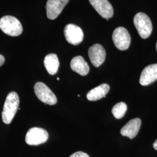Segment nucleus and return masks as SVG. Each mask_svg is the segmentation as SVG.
Wrapping results in <instances>:
<instances>
[{"mask_svg": "<svg viewBox=\"0 0 157 157\" xmlns=\"http://www.w3.org/2000/svg\"><path fill=\"white\" fill-rule=\"evenodd\" d=\"M19 105V97L16 92L10 93L6 98L2 112L4 123L10 124L14 118Z\"/></svg>", "mask_w": 157, "mask_h": 157, "instance_id": "f257e3e1", "label": "nucleus"}, {"mask_svg": "<svg viewBox=\"0 0 157 157\" xmlns=\"http://www.w3.org/2000/svg\"><path fill=\"white\" fill-rule=\"evenodd\" d=\"M0 29L7 35L10 36H18L23 32L22 25L20 21L15 17L7 15L0 19Z\"/></svg>", "mask_w": 157, "mask_h": 157, "instance_id": "f03ea898", "label": "nucleus"}, {"mask_svg": "<svg viewBox=\"0 0 157 157\" xmlns=\"http://www.w3.org/2000/svg\"><path fill=\"white\" fill-rule=\"evenodd\" d=\"M134 25L142 39L150 37L152 30V25L150 17L143 12L137 13L133 19Z\"/></svg>", "mask_w": 157, "mask_h": 157, "instance_id": "7ed1b4c3", "label": "nucleus"}, {"mask_svg": "<svg viewBox=\"0 0 157 157\" xmlns=\"http://www.w3.org/2000/svg\"><path fill=\"white\" fill-rule=\"evenodd\" d=\"M34 91L39 100L43 102L51 105L56 104L57 98L55 94L44 83H36L34 86Z\"/></svg>", "mask_w": 157, "mask_h": 157, "instance_id": "20e7f679", "label": "nucleus"}, {"mask_svg": "<svg viewBox=\"0 0 157 157\" xmlns=\"http://www.w3.org/2000/svg\"><path fill=\"white\" fill-rule=\"evenodd\" d=\"M112 40L118 49L121 51L126 50L130 44L131 37L126 29L119 27L113 31Z\"/></svg>", "mask_w": 157, "mask_h": 157, "instance_id": "39448f33", "label": "nucleus"}, {"mask_svg": "<svg viewBox=\"0 0 157 157\" xmlns=\"http://www.w3.org/2000/svg\"><path fill=\"white\" fill-rule=\"evenodd\" d=\"M48 137V133L45 129L35 127L29 130L26 135L25 141L29 145L37 146L45 143Z\"/></svg>", "mask_w": 157, "mask_h": 157, "instance_id": "423d86ee", "label": "nucleus"}, {"mask_svg": "<svg viewBox=\"0 0 157 157\" xmlns=\"http://www.w3.org/2000/svg\"><path fill=\"white\" fill-rule=\"evenodd\" d=\"M63 33L67 41L72 45H78L82 42L84 37L82 29L74 24L67 25L64 28Z\"/></svg>", "mask_w": 157, "mask_h": 157, "instance_id": "0eeeda50", "label": "nucleus"}, {"mask_svg": "<svg viewBox=\"0 0 157 157\" xmlns=\"http://www.w3.org/2000/svg\"><path fill=\"white\" fill-rule=\"evenodd\" d=\"M69 1V0H48L45 6L48 18L51 20L56 19Z\"/></svg>", "mask_w": 157, "mask_h": 157, "instance_id": "6e6552de", "label": "nucleus"}, {"mask_svg": "<svg viewBox=\"0 0 157 157\" xmlns=\"http://www.w3.org/2000/svg\"><path fill=\"white\" fill-rule=\"evenodd\" d=\"M88 54L90 61L95 67H100L105 59V50L104 47L99 44H95L90 47Z\"/></svg>", "mask_w": 157, "mask_h": 157, "instance_id": "1a4fd4ad", "label": "nucleus"}, {"mask_svg": "<svg viewBox=\"0 0 157 157\" xmlns=\"http://www.w3.org/2000/svg\"><path fill=\"white\" fill-rule=\"evenodd\" d=\"M89 2L95 11L107 21L113 17V7L108 0H89Z\"/></svg>", "mask_w": 157, "mask_h": 157, "instance_id": "9d476101", "label": "nucleus"}, {"mask_svg": "<svg viewBox=\"0 0 157 157\" xmlns=\"http://www.w3.org/2000/svg\"><path fill=\"white\" fill-rule=\"evenodd\" d=\"M157 80V63L146 67L142 71L140 78V83L147 86Z\"/></svg>", "mask_w": 157, "mask_h": 157, "instance_id": "9b49d317", "label": "nucleus"}, {"mask_svg": "<svg viewBox=\"0 0 157 157\" xmlns=\"http://www.w3.org/2000/svg\"><path fill=\"white\" fill-rule=\"evenodd\" d=\"M141 121L139 118H135L129 121L121 130V133L124 136L128 137L132 139L139 133L140 128Z\"/></svg>", "mask_w": 157, "mask_h": 157, "instance_id": "f8f14e48", "label": "nucleus"}, {"mask_svg": "<svg viewBox=\"0 0 157 157\" xmlns=\"http://www.w3.org/2000/svg\"><path fill=\"white\" fill-rule=\"evenodd\" d=\"M71 67L72 71L82 76L87 75L90 71L88 63L82 56L74 57L71 62Z\"/></svg>", "mask_w": 157, "mask_h": 157, "instance_id": "ddd939ff", "label": "nucleus"}, {"mask_svg": "<svg viewBox=\"0 0 157 157\" xmlns=\"http://www.w3.org/2000/svg\"><path fill=\"white\" fill-rule=\"evenodd\" d=\"M110 89L109 86L106 83L101 84L92 90L87 94V98L89 101H97L103 97H105Z\"/></svg>", "mask_w": 157, "mask_h": 157, "instance_id": "4468645a", "label": "nucleus"}, {"mask_svg": "<svg viewBox=\"0 0 157 157\" xmlns=\"http://www.w3.org/2000/svg\"><path fill=\"white\" fill-rule=\"evenodd\" d=\"M44 64L47 72L51 75L57 73L59 67L58 58L55 54H49L45 56Z\"/></svg>", "mask_w": 157, "mask_h": 157, "instance_id": "2eb2a0df", "label": "nucleus"}, {"mask_svg": "<svg viewBox=\"0 0 157 157\" xmlns=\"http://www.w3.org/2000/svg\"><path fill=\"white\" fill-rule=\"evenodd\" d=\"M127 105L124 102H118L115 104L112 109V113L113 117L117 119L123 118L127 111Z\"/></svg>", "mask_w": 157, "mask_h": 157, "instance_id": "dca6fc26", "label": "nucleus"}, {"mask_svg": "<svg viewBox=\"0 0 157 157\" xmlns=\"http://www.w3.org/2000/svg\"><path fill=\"white\" fill-rule=\"evenodd\" d=\"M69 157H90L89 155L84 152L78 151L72 154Z\"/></svg>", "mask_w": 157, "mask_h": 157, "instance_id": "f3484780", "label": "nucleus"}, {"mask_svg": "<svg viewBox=\"0 0 157 157\" xmlns=\"http://www.w3.org/2000/svg\"><path fill=\"white\" fill-rule=\"evenodd\" d=\"M4 62H5L4 56L0 54V67L4 63Z\"/></svg>", "mask_w": 157, "mask_h": 157, "instance_id": "a211bd4d", "label": "nucleus"}, {"mask_svg": "<svg viewBox=\"0 0 157 157\" xmlns=\"http://www.w3.org/2000/svg\"><path fill=\"white\" fill-rule=\"evenodd\" d=\"M153 147L155 150H157V139L155 141V142L153 144Z\"/></svg>", "mask_w": 157, "mask_h": 157, "instance_id": "6ab92c4d", "label": "nucleus"}, {"mask_svg": "<svg viewBox=\"0 0 157 157\" xmlns=\"http://www.w3.org/2000/svg\"><path fill=\"white\" fill-rule=\"evenodd\" d=\"M156 50H157V44H156Z\"/></svg>", "mask_w": 157, "mask_h": 157, "instance_id": "aec40b11", "label": "nucleus"}, {"mask_svg": "<svg viewBox=\"0 0 157 157\" xmlns=\"http://www.w3.org/2000/svg\"><path fill=\"white\" fill-rule=\"evenodd\" d=\"M57 80H59V78H57Z\"/></svg>", "mask_w": 157, "mask_h": 157, "instance_id": "412c9836", "label": "nucleus"}]
</instances>
